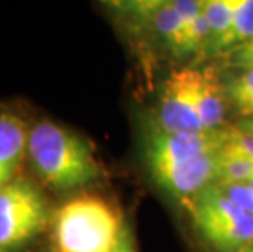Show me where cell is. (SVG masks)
Wrapping results in <instances>:
<instances>
[{"label":"cell","mask_w":253,"mask_h":252,"mask_svg":"<svg viewBox=\"0 0 253 252\" xmlns=\"http://www.w3.org/2000/svg\"><path fill=\"white\" fill-rule=\"evenodd\" d=\"M28 160L42 184L56 192L82 189L105 175L88 139L49 120L31 126Z\"/></svg>","instance_id":"cell-1"},{"label":"cell","mask_w":253,"mask_h":252,"mask_svg":"<svg viewBox=\"0 0 253 252\" xmlns=\"http://www.w3.org/2000/svg\"><path fill=\"white\" fill-rule=\"evenodd\" d=\"M125 223L121 213L100 195L82 194L69 198L51 218L54 252H110Z\"/></svg>","instance_id":"cell-2"},{"label":"cell","mask_w":253,"mask_h":252,"mask_svg":"<svg viewBox=\"0 0 253 252\" xmlns=\"http://www.w3.org/2000/svg\"><path fill=\"white\" fill-rule=\"evenodd\" d=\"M181 203L201 239L214 252H247L253 248V216L235 205L217 184Z\"/></svg>","instance_id":"cell-3"},{"label":"cell","mask_w":253,"mask_h":252,"mask_svg":"<svg viewBox=\"0 0 253 252\" xmlns=\"http://www.w3.org/2000/svg\"><path fill=\"white\" fill-rule=\"evenodd\" d=\"M52 211L35 182L18 177L0 189V252H13L51 226Z\"/></svg>","instance_id":"cell-4"},{"label":"cell","mask_w":253,"mask_h":252,"mask_svg":"<svg viewBox=\"0 0 253 252\" xmlns=\"http://www.w3.org/2000/svg\"><path fill=\"white\" fill-rule=\"evenodd\" d=\"M229 141V126L206 133H170L150 115L142 121L141 151L150 177L203 155L222 151Z\"/></svg>","instance_id":"cell-5"},{"label":"cell","mask_w":253,"mask_h":252,"mask_svg":"<svg viewBox=\"0 0 253 252\" xmlns=\"http://www.w3.org/2000/svg\"><path fill=\"white\" fill-rule=\"evenodd\" d=\"M201 69L185 67L165 79L154 120L170 133H206L198 111Z\"/></svg>","instance_id":"cell-6"},{"label":"cell","mask_w":253,"mask_h":252,"mask_svg":"<svg viewBox=\"0 0 253 252\" xmlns=\"http://www.w3.org/2000/svg\"><path fill=\"white\" fill-rule=\"evenodd\" d=\"M31 126L13 110H0V189L18 179L28 159Z\"/></svg>","instance_id":"cell-7"},{"label":"cell","mask_w":253,"mask_h":252,"mask_svg":"<svg viewBox=\"0 0 253 252\" xmlns=\"http://www.w3.org/2000/svg\"><path fill=\"white\" fill-rule=\"evenodd\" d=\"M229 100L224 80L214 67H204L198 82V111L206 131L224 128Z\"/></svg>","instance_id":"cell-8"},{"label":"cell","mask_w":253,"mask_h":252,"mask_svg":"<svg viewBox=\"0 0 253 252\" xmlns=\"http://www.w3.org/2000/svg\"><path fill=\"white\" fill-rule=\"evenodd\" d=\"M234 3L230 28L208 46L206 54H227L230 50L253 40V0H234Z\"/></svg>","instance_id":"cell-9"},{"label":"cell","mask_w":253,"mask_h":252,"mask_svg":"<svg viewBox=\"0 0 253 252\" xmlns=\"http://www.w3.org/2000/svg\"><path fill=\"white\" fill-rule=\"evenodd\" d=\"M224 85L234 113L240 120L253 116V69H235L224 80Z\"/></svg>","instance_id":"cell-10"},{"label":"cell","mask_w":253,"mask_h":252,"mask_svg":"<svg viewBox=\"0 0 253 252\" xmlns=\"http://www.w3.org/2000/svg\"><path fill=\"white\" fill-rule=\"evenodd\" d=\"M253 180V162L244 155L232 154L222 149L219 164L217 184H244Z\"/></svg>","instance_id":"cell-11"},{"label":"cell","mask_w":253,"mask_h":252,"mask_svg":"<svg viewBox=\"0 0 253 252\" xmlns=\"http://www.w3.org/2000/svg\"><path fill=\"white\" fill-rule=\"evenodd\" d=\"M234 0H206L204 2L203 12L209 23V28H211V41H209V45L212 41L219 40L230 28V23H232L234 18Z\"/></svg>","instance_id":"cell-12"},{"label":"cell","mask_w":253,"mask_h":252,"mask_svg":"<svg viewBox=\"0 0 253 252\" xmlns=\"http://www.w3.org/2000/svg\"><path fill=\"white\" fill-rule=\"evenodd\" d=\"M219 189L239 205L245 213L253 216V180L244 184H217Z\"/></svg>","instance_id":"cell-13"},{"label":"cell","mask_w":253,"mask_h":252,"mask_svg":"<svg viewBox=\"0 0 253 252\" xmlns=\"http://www.w3.org/2000/svg\"><path fill=\"white\" fill-rule=\"evenodd\" d=\"M229 126V141L224 146L225 151L244 155V157L250 159L253 162V133L244 131L235 125Z\"/></svg>","instance_id":"cell-14"},{"label":"cell","mask_w":253,"mask_h":252,"mask_svg":"<svg viewBox=\"0 0 253 252\" xmlns=\"http://www.w3.org/2000/svg\"><path fill=\"white\" fill-rule=\"evenodd\" d=\"M225 62L234 69H253V50L249 46H237L225 54Z\"/></svg>","instance_id":"cell-15"},{"label":"cell","mask_w":253,"mask_h":252,"mask_svg":"<svg viewBox=\"0 0 253 252\" xmlns=\"http://www.w3.org/2000/svg\"><path fill=\"white\" fill-rule=\"evenodd\" d=\"M110 252H137L136 243H134L132 233H131V229H129V226H126V224H125L120 239H118L116 246Z\"/></svg>","instance_id":"cell-16"},{"label":"cell","mask_w":253,"mask_h":252,"mask_svg":"<svg viewBox=\"0 0 253 252\" xmlns=\"http://www.w3.org/2000/svg\"><path fill=\"white\" fill-rule=\"evenodd\" d=\"M235 126L240 128V130H244V131L253 133V116L244 118V120H239V121L235 123Z\"/></svg>","instance_id":"cell-17"},{"label":"cell","mask_w":253,"mask_h":252,"mask_svg":"<svg viewBox=\"0 0 253 252\" xmlns=\"http://www.w3.org/2000/svg\"><path fill=\"white\" fill-rule=\"evenodd\" d=\"M240 46H242V45H240ZM244 46H249V48H252V50H253V40H252V41H249V43H245Z\"/></svg>","instance_id":"cell-18"},{"label":"cell","mask_w":253,"mask_h":252,"mask_svg":"<svg viewBox=\"0 0 253 252\" xmlns=\"http://www.w3.org/2000/svg\"><path fill=\"white\" fill-rule=\"evenodd\" d=\"M247 252H253V248H250L249 251H247Z\"/></svg>","instance_id":"cell-19"}]
</instances>
